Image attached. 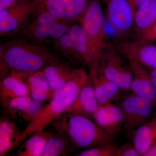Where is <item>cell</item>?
Returning a JSON list of instances; mask_svg holds the SVG:
<instances>
[{
  "mask_svg": "<svg viewBox=\"0 0 156 156\" xmlns=\"http://www.w3.org/2000/svg\"><path fill=\"white\" fill-rule=\"evenodd\" d=\"M92 118L99 126L115 134L123 127L125 121L124 114L119 105L111 102L99 105Z\"/></svg>",
  "mask_w": 156,
  "mask_h": 156,
  "instance_id": "13",
  "label": "cell"
},
{
  "mask_svg": "<svg viewBox=\"0 0 156 156\" xmlns=\"http://www.w3.org/2000/svg\"><path fill=\"white\" fill-rule=\"evenodd\" d=\"M119 147L112 143L87 149L76 155L78 156H117Z\"/></svg>",
  "mask_w": 156,
  "mask_h": 156,
  "instance_id": "27",
  "label": "cell"
},
{
  "mask_svg": "<svg viewBox=\"0 0 156 156\" xmlns=\"http://www.w3.org/2000/svg\"><path fill=\"white\" fill-rule=\"evenodd\" d=\"M144 156H156V138Z\"/></svg>",
  "mask_w": 156,
  "mask_h": 156,
  "instance_id": "34",
  "label": "cell"
},
{
  "mask_svg": "<svg viewBox=\"0 0 156 156\" xmlns=\"http://www.w3.org/2000/svg\"><path fill=\"white\" fill-rule=\"evenodd\" d=\"M99 103L95 95L94 87L89 78L75 100L67 109L66 112L90 118L92 117Z\"/></svg>",
  "mask_w": 156,
  "mask_h": 156,
  "instance_id": "16",
  "label": "cell"
},
{
  "mask_svg": "<svg viewBox=\"0 0 156 156\" xmlns=\"http://www.w3.org/2000/svg\"><path fill=\"white\" fill-rule=\"evenodd\" d=\"M34 0H28L13 7L0 10V35L16 32L24 25L35 10Z\"/></svg>",
  "mask_w": 156,
  "mask_h": 156,
  "instance_id": "8",
  "label": "cell"
},
{
  "mask_svg": "<svg viewBox=\"0 0 156 156\" xmlns=\"http://www.w3.org/2000/svg\"><path fill=\"white\" fill-rule=\"evenodd\" d=\"M115 46L110 44L100 52L97 65L104 76L122 91H129L132 71L129 63Z\"/></svg>",
  "mask_w": 156,
  "mask_h": 156,
  "instance_id": "4",
  "label": "cell"
},
{
  "mask_svg": "<svg viewBox=\"0 0 156 156\" xmlns=\"http://www.w3.org/2000/svg\"><path fill=\"white\" fill-rule=\"evenodd\" d=\"M0 59L1 79L11 71L22 76L42 71L59 60L49 48L26 39H15L1 45Z\"/></svg>",
  "mask_w": 156,
  "mask_h": 156,
  "instance_id": "1",
  "label": "cell"
},
{
  "mask_svg": "<svg viewBox=\"0 0 156 156\" xmlns=\"http://www.w3.org/2000/svg\"><path fill=\"white\" fill-rule=\"evenodd\" d=\"M51 125L66 140L69 148L86 150L112 143L116 136L88 117L70 113L65 112Z\"/></svg>",
  "mask_w": 156,
  "mask_h": 156,
  "instance_id": "2",
  "label": "cell"
},
{
  "mask_svg": "<svg viewBox=\"0 0 156 156\" xmlns=\"http://www.w3.org/2000/svg\"><path fill=\"white\" fill-rule=\"evenodd\" d=\"M50 133L44 131L34 134L23 144L18 151L20 156H41Z\"/></svg>",
  "mask_w": 156,
  "mask_h": 156,
  "instance_id": "23",
  "label": "cell"
},
{
  "mask_svg": "<svg viewBox=\"0 0 156 156\" xmlns=\"http://www.w3.org/2000/svg\"><path fill=\"white\" fill-rule=\"evenodd\" d=\"M138 40L148 43L152 40H156V22L148 29L138 34Z\"/></svg>",
  "mask_w": 156,
  "mask_h": 156,
  "instance_id": "31",
  "label": "cell"
},
{
  "mask_svg": "<svg viewBox=\"0 0 156 156\" xmlns=\"http://www.w3.org/2000/svg\"><path fill=\"white\" fill-rule=\"evenodd\" d=\"M55 50L62 56L72 61L76 62V54L70 37L68 32L61 37L53 41Z\"/></svg>",
  "mask_w": 156,
  "mask_h": 156,
  "instance_id": "26",
  "label": "cell"
},
{
  "mask_svg": "<svg viewBox=\"0 0 156 156\" xmlns=\"http://www.w3.org/2000/svg\"><path fill=\"white\" fill-rule=\"evenodd\" d=\"M69 148L67 141L60 134H51L41 156L65 155Z\"/></svg>",
  "mask_w": 156,
  "mask_h": 156,
  "instance_id": "25",
  "label": "cell"
},
{
  "mask_svg": "<svg viewBox=\"0 0 156 156\" xmlns=\"http://www.w3.org/2000/svg\"><path fill=\"white\" fill-rule=\"evenodd\" d=\"M33 14L35 15L34 19L35 22L47 26H52L62 20L59 19L56 15L47 11L34 12Z\"/></svg>",
  "mask_w": 156,
  "mask_h": 156,
  "instance_id": "28",
  "label": "cell"
},
{
  "mask_svg": "<svg viewBox=\"0 0 156 156\" xmlns=\"http://www.w3.org/2000/svg\"><path fill=\"white\" fill-rule=\"evenodd\" d=\"M115 46L126 59L131 58L144 66L156 69V46L140 40L117 42Z\"/></svg>",
  "mask_w": 156,
  "mask_h": 156,
  "instance_id": "9",
  "label": "cell"
},
{
  "mask_svg": "<svg viewBox=\"0 0 156 156\" xmlns=\"http://www.w3.org/2000/svg\"><path fill=\"white\" fill-rule=\"evenodd\" d=\"M50 28L51 27L41 25L33 20L24 27L23 33L29 41L42 44L50 38Z\"/></svg>",
  "mask_w": 156,
  "mask_h": 156,
  "instance_id": "24",
  "label": "cell"
},
{
  "mask_svg": "<svg viewBox=\"0 0 156 156\" xmlns=\"http://www.w3.org/2000/svg\"><path fill=\"white\" fill-rule=\"evenodd\" d=\"M88 76L99 105L112 102L119 97L122 90L104 76L97 64L89 67Z\"/></svg>",
  "mask_w": 156,
  "mask_h": 156,
  "instance_id": "14",
  "label": "cell"
},
{
  "mask_svg": "<svg viewBox=\"0 0 156 156\" xmlns=\"http://www.w3.org/2000/svg\"><path fill=\"white\" fill-rule=\"evenodd\" d=\"M133 11V14H135L137 9L146 0H128Z\"/></svg>",
  "mask_w": 156,
  "mask_h": 156,
  "instance_id": "33",
  "label": "cell"
},
{
  "mask_svg": "<svg viewBox=\"0 0 156 156\" xmlns=\"http://www.w3.org/2000/svg\"><path fill=\"white\" fill-rule=\"evenodd\" d=\"M42 106L41 102L28 95L10 100L4 107L14 119L29 123L38 115Z\"/></svg>",
  "mask_w": 156,
  "mask_h": 156,
  "instance_id": "15",
  "label": "cell"
},
{
  "mask_svg": "<svg viewBox=\"0 0 156 156\" xmlns=\"http://www.w3.org/2000/svg\"><path fill=\"white\" fill-rule=\"evenodd\" d=\"M28 0H0V10L16 5Z\"/></svg>",
  "mask_w": 156,
  "mask_h": 156,
  "instance_id": "32",
  "label": "cell"
},
{
  "mask_svg": "<svg viewBox=\"0 0 156 156\" xmlns=\"http://www.w3.org/2000/svg\"><path fill=\"white\" fill-rule=\"evenodd\" d=\"M28 95V86L21 74L11 71L1 79L0 100L3 106L14 98Z\"/></svg>",
  "mask_w": 156,
  "mask_h": 156,
  "instance_id": "17",
  "label": "cell"
},
{
  "mask_svg": "<svg viewBox=\"0 0 156 156\" xmlns=\"http://www.w3.org/2000/svg\"><path fill=\"white\" fill-rule=\"evenodd\" d=\"M118 105L124 114L123 128L130 135L147 121L152 112V103L151 101L133 93L124 96Z\"/></svg>",
  "mask_w": 156,
  "mask_h": 156,
  "instance_id": "6",
  "label": "cell"
},
{
  "mask_svg": "<svg viewBox=\"0 0 156 156\" xmlns=\"http://www.w3.org/2000/svg\"><path fill=\"white\" fill-rule=\"evenodd\" d=\"M106 5L108 17L119 32L130 31L134 23V14L128 0H102Z\"/></svg>",
  "mask_w": 156,
  "mask_h": 156,
  "instance_id": "10",
  "label": "cell"
},
{
  "mask_svg": "<svg viewBox=\"0 0 156 156\" xmlns=\"http://www.w3.org/2000/svg\"><path fill=\"white\" fill-rule=\"evenodd\" d=\"M21 132L13 121L3 118L0 120V156L18 146Z\"/></svg>",
  "mask_w": 156,
  "mask_h": 156,
  "instance_id": "21",
  "label": "cell"
},
{
  "mask_svg": "<svg viewBox=\"0 0 156 156\" xmlns=\"http://www.w3.org/2000/svg\"><path fill=\"white\" fill-rule=\"evenodd\" d=\"M127 60L133 75L130 90L132 93L153 103L156 101V89L151 80L150 74L148 73L144 66L138 62L131 58Z\"/></svg>",
  "mask_w": 156,
  "mask_h": 156,
  "instance_id": "12",
  "label": "cell"
},
{
  "mask_svg": "<svg viewBox=\"0 0 156 156\" xmlns=\"http://www.w3.org/2000/svg\"><path fill=\"white\" fill-rule=\"evenodd\" d=\"M156 22V0H146L134 14L133 26L139 34Z\"/></svg>",
  "mask_w": 156,
  "mask_h": 156,
  "instance_id": "22",
  "label": "cell"
},
{
  "mask_svg": "<svg viewBox=\"0 0 156 156\" xmlns=\"http://www.w3.org/2000/svg\"><path fill=\"white\" fill-rule=\"evenodd\" d=\"M131 140L141 156H144L156 138V117L146 121L131 135Z\"/></svg>",
  "mask_w": 156,
  "mask_h": 156,
  "instance_id": "19",
  "label": "cell"
},
{
  "mask_svg": "<svg viewBox=\"0 0 156 156\" xmlns=\"http://www.w3.org/2000/svg\"><path fill=\"white\" fill-rule=\"evenodd\" d=\"M150 74L151 80L156 89V69L153 70Z\"/></svg>",
  "mask_w": 156,
  "mask_h": 156,
  "instance_id": "35",
  "label": "cell"
},
{
  "mask_svg": "<svg viewBox=\"0 0 156 156\" xmlns=\"http://www.w3.org/2000/svg\"><path fill=\"white\" fill-rule=\"evenodd\" d=\"M117 156H141L133 143H127L119 147Z\"/></svg>",
  "mask_w": 156,
  "mask_h": 156,
  "instance_id": "30",
  "label": "cell"
},
{
  "mask_svg": "<svg viewBox=\"0 0 156 156\" xmlns=\"http://www.w3.org/2000/svg\"><path fill=\"white\" fill-rule=\"evenodd\" d=\"M68 33L72 41L76 54V62L88 65L89 67L97 64L99 55L95 51L81 24L70 27Z\"/></svg>",
  "mask_w": 156,
  "mask_h": 156,
  "instance_id": "11",
  "label": "cell"
},
{
  "mask_svg": "<svg viewBox=\"0 0 156 156\" xmlns=\"http://www.w3.org/2000/svg\"><path fill=\"white\" fill-rule=\"evenodd\" d=\"M88 79L89 76L83 69H77L72 78L64 87L54 92L50 102L46 106H42L35 118L21 131L18 146L30 135L44 131L47 126L66 112L75 100Z\"/></svg>",
  "mask_w": 156,
  "mask_h": 156,
  "instance_id": "3",
  "label": "cell"
},
{
  "mask_svg": "<svg viewBox=\"0 0 156 156\" xmlns=\"http://www.w3.org/2000/svg\"><path fill=\"white\" fill-rule=\"evenodd\" d=\"M70 26L67 24V21H62L57 23L52 26L50 28V38L53 41L59 38L65 34L67 33Z\"/></svg>",
  "mask_w": 156,
  "mask_h": 156,
  "instance_id": "29",
  "label": "cell"
},
{
  "mask_svg": "<svg viewBox=\"0 0 156 156\" xmlns=\"http://www.w3.org/2000/svg\"><path fill=\"white\" fill-rule=\"evenodd\" d=\"M80 21L94 50L100 55L110 44L107 39L105 19L100 0H91Z\"/></svg>",
  "mask_w": 156,
  "mask_h": 156,
  "instance_id": "5",
  "label": "cell"
},
{
  "mask_svg": "<svg viewBox=\"0 0 156 156\" xmlns=\"http://www.w3.org/2000/svg\"><path fill=\"white\" fill-rule=\"evenodd\" d=\"M76 69L58 60L48 66L43 72L50 88L55 92L67 83L74 75Z\"/></svg>",
  "mask_w": 156,
  "mask_h": 156,
  "instance_id": "18",
  "label": "cell"
},
{
  "mask_svg": "<svg viewBox=\"0 0 156 156\" xmlns=\"http://www.w3.org/2000/svg\"><path fill=\"white\" fill-rule=\"evenodd\" d=\"M22 76L34 99L42 102L53 97L55 92L50 88L43 71Z\"/></svg>",
  "mask_w": 156,
  "mask_h": 156,
  "instance_id": "20",
  "label": "cell"
},
{
  "mask_svg": "<svg viewBox=\"0 0 156 156\" xmlns=\"http://www.w3.org/2000/svg\"><path fill=\"white\" fill-rule=\"evenodd\" d=\"M34 12L47 11L66 21L80 20L91 0H34Z\"/></svg>",
  "mask_w": 156,
  "mask_h": 156,
  "instance_id": "7",
  "label": "cell"
}]
</instances>
